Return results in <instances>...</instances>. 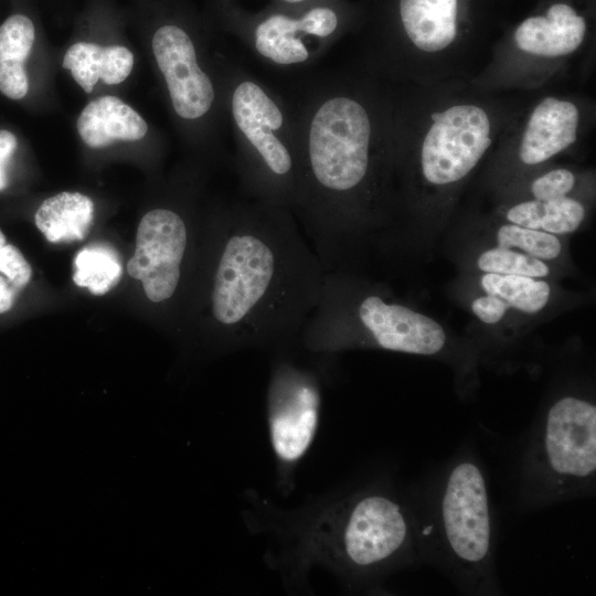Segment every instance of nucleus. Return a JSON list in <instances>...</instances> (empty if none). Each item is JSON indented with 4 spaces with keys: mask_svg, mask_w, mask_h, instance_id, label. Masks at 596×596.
I'll use <instances>...</instances> for the list:
<instances>
[{
    "mask_svg": "<svg viewBox=\"0 0 596 596\" xmlns=\"http://www.w3.org/2000/svg\"><path fill=\"white\" fill-rule=\"evenodd\" d=\"M300 169L295 215L326 272L343 268L354 237L396 209L393 89L354 62L294 79Z\"/></svg>",
    "mask_w": 596,
    "mask_h": 596,
    "instance_id": "f257e3e1",
    "label": "nucleus"
},
{
    "mask_svg": "<svg viewBox=\"0 0 596 596\" xmlns=\"http://www.w3.org/2000/svg\"><path fill=\"white\" fill-rule=\"evenodd\" d=\"M206 328L219 351L300 348L326 270L289 209L234 200L213 217Z\"/></svg>",
    "mask_w": 596,
    "mask_h": 596,
    "instance_id": "f03ea898",
    "label": "nucleus"
},
{
    "mask_svg": "<svg viewBox=\"0 0 596 596\" xmlns=\"http://www.w3.org/2000/svg\"><path fill=\"white\" fill-rule=\"evenodd\" d=\"M391 85L396 209L449 204L536 93Z\"/></svg>",
    "mask_w": 596,
    "mask_h": 596,
    "instance_id": "7ed1b4c3",
    "label": "nucleus"
},
{
    "mask_svg": "<svg viewBox=\"0 0 596 596\" xmlns=\"http://www.w3.org/2000/svg\"><path fill=\"white\" fill-rule=\"evenodd\" d=\"M295 532L298 564L322 565L355 584L424 562L413 501L389 485H366L330 499Z\"/></svg>",
    "mask_w": 596,
    "mask_h": 596,
    "instance_id": "20e7f679",
    "label": "nucleus"
},
{
    "mask_svg": "<svg viewBox=\"0 0 596 596\" xmlns=\"http://www.w3.org/2000/svg\"><path fill=\"white\" fill-rule=\"evenodd\" d=\"M432 486L425 504L412 500L424 562L439 565L468 593L499 592L494 518L480 462L465 451L443 469Z\"/></svg>",
    "mask_w": 596,
    "mask_h": 596,
    "instance_id": "39448f33",
    "label": "nucleus"
},
{
    "mask_svg": "<svg viewBox=\"0 0 596 596\" xmlns=\"http://www.w3.org/2000/svg\"><path fill=\"white\" fill-rule=\"evenodd\" d=\"M220 74L224 111L234 134V166L244 193L295 212L300 169L295 120L287 98L235 61L224 58Z\"/></svg>",
    "mask_w": 596,
    "mask_h": 596,
    "instance_id": "423d86ee",
    "label": "nucleus"
},
{
    "mask_svg": "<svg viewBox=\"0 0 596 596\" xmlns=\"http://www.w3.org/2000/svg\"><path fill=\"white\" fill-rule=\"evenodd\" d=\"M444 328L433 318L364 286L348 270L326 272L318 302L307 319L299 345L329 355L354 347H374L417 355L445 349Z\"/></svg>",
    "mask_w": 596,
    "mask_h": 596,
    "instance_id": "0eeeda50",
    "label": "nucleus"
},
{
    "mask_svg": "<svg viewBox=\"0 0 596 596\" xmlns=\"http://www.w3.org/2000/svg\"><path fill=\"white\" fill-rule=\"evenodd\" d=\"M596 477V405L564 394L535 424L520 468V498L528 509L590 494Z\"/></svg>",
    "mask_w": 596,
    "mask_h": 596,
    "instance_id": "6e6552de",
    "label": "nucleus"
},
{
    "mask_svg": "<svg viewBox=\"0 0 596 596\" xmlns=\"http://www.w3.org/2000/svg\"><path fill=\"white\" fill-rule=\"evenodd\" d=\"M588 24L566 2L551 3L494 41L472 84L488 91L534 93L552 87L586 52Z\"/></svg>",
    "mask_w": 596,
    "mask_h": 596,
    "instance_id": "1a4fd4ad",
    "label": "nucleus"
},
{
    "mask_svg": "<svg viewBox=\"0 0 596 596\" xmlns=\"http://www.w3.org/2000/svg\"><path fill=\"white\" fill-rule=\"evenodd\" d=\"M595 115V100L585 94L553 86L539 91L499 138L487 162L518 175L536 172L587 139Z\"/></svg>",
    "mask_w": 596,
    "mask_h": 596,
    "instance_id": "9d476101",
    "label": "nucleus"
},
{
    "mask_svg": "<svg viewBox=\"0 0 596 596\" xmlns=\"http://www.w3.org/2000/svg\"><path fill=\"white\" fill-rule=\"evenodd\" d=\"M296 350L273 353L266 394L270 446L287 485L315 440L322 402L320 373L299 362Z\"/></svg>",
    "mask_w": 596,
    "mask_h": 596,
    "instance_id": "9b49d317",
    "label": "nucleus"
},
{
    "mask_svg": "<svg viewBox=\"0 0 596 596\" xmlns=\"http://www.w3.org/2000/svg\"><path fill=\"white\" fill-rule=\"evenodd\" d=\"M235 31L265 64L300 70L331 49L343 31V21L333 7L315 4L298 14L272 12Z\"/></svg>",
    "mask_w": 596,
    "mask_h": 596,
    "instance_id": "f8f14e48",
    "label": "nucleus"
},
{
    "mask_svg": "<svg viewBox=\"0 0 596 596\" xmlns=\"http://www.w3.org/2000/svg\"><path fill=\"white\" fill-rule=\"evenodd\" d=\"M190 245V226L181 212L162 206L142 216L127 270L141 281L151 302L163 304L175 297L181 288Z\"/></svg>",
    "mask_w": 596,
    "mask_h": 596,
    "instance_id": "ddd939ff",
    "label": "nucleus"
},
{
    "mask_svg": "<svg viewBox=\"0 0 596 596\" xmlns=\"http://www.w3.org/2000/svg\"><path fill=\"white\" fill-rule=\"evenodd\" d=\"M151 47L172 109L181 120H210L212 115L224 111L222 78L214 79L204 68L199 47L183 28L161 25L152 36Z\"/></svg>",
    "mask_w": 596,
    "mask_h": 596,
    "instance_id": "4468645a",
    "label": "nucleus"
},
{
    "mask_svg": "<svg viewBox=\"0 0 596 596\" xmlns=\"http://www.w3.org/2000/svg\"><path fill=\"white\" fill-rule=\"evenodd\" d=\"M76 126L82 140L91 148H104L118 140L137 141L148 131L145 119L115 96L88 103Z\"/></svg>",
    "mask_w": 596,
    "mask_h": 596,
    "instance_id": "2eb2a0df",
    "label": "nucleus"
},
{
    "mask_svg": "<svg viewBox=\"0 0 596 596\" xmlns=\"http://www.w3.org/2000/svg\"><path fill=\"white\" fill-rule=\"evenodd\" d=\"M62 65L86 93H92L99 78L109 85L124 82L132 70L134 55L120 45L77 42L66 51Z\"/></svg>",
    "mask_w": 596,
    "mask_h": 596,
    "instance_id": "dca6fc26",
    "label": "nucleus"
},
{
    "mask_svg": "<svg viewBox=\"0 0 596 596\" xmlns=\"http://www.w3.org/2000/svg\"><path fill=\"white\" fill-rule=\"evenodd\" d=\"M501 215L504 222L563 235L581 226L587 215V206L575 195L547 201L524 198L509 202L501 210Z\"/></svg>",
    "mask_w": 596,
    "mask_h": 596,
    "instance_id": "f3484780",
    "label": "nucleus"
},
{
    "mask_svg": "<svg viewBox=\"0 0 596 596\" xmlns=\"http://www.w3.org/2000/svg\"><path fill=\"white\" fill-rule=\"evenodd\" d=\"M34 221L51 243L82 241L94 222V203L79 192H61L43 201Z\"/></svg>",
    "mask_w": 596,
    "mask_h": 596,
    "instance_id": "a211bd4d",
    "label": "nucleus"
},
{
    "mask_svg": "<svg viewBox=\"0 0 596 596\" xmlns=\"http://www.w3.org/2000/svg\"><path fill=\"white\" fill-rule=\"evenodd\" d=\"M34 38L33 22L24 14H12L0 25V92L11 99H21L28 93L23 63Z\"/></svg>",
    "mask_w": 596,
    "mask_h": 596,
    "instance_id": "6ab92c4d",
    "label": "nucleus"
},
{
    "mask_svg": "<svg viewBox=\"0 0 596 596\" xmlns=\"http://www.w3.org/2000/svg\"><path fill=\"white\" fill-rule=\"evenodd\" d=\"M123 276L121 259L117 251L105 243H94L76 254L73 280L93 295L103 296L118 285Z\"/></svg>",
    "mask_w": 596,
    "mask_h": 596,
    "instance_id": "aec40b11",
    "label": "nucleus"
},
{
    "mask_svg": "<svg viewBox=\"0 0 596 596\" xmlns=\"http://www.w3.org/2000/svg\"><path fill=\"white\" fill-rule=\"evenodd\" d=\"M480 286L485 294L500 298L509 309L524 313L541 311L551 297L550 284L542 278L483 273Z\"/></svg>",
    "mask_w": 596,
    "mask_h": 596,
    "instance_id": "412c9836",
    "label": "nucleus"
},
{
    "mask_svg": "<svg viewBox=\"0 0 596 596\" xmlns=\"http://www.w3.org/2000/svg\"><path fill=\"white\" fill-rule=\"evenodd\" d=\"M496 241L498 246L519 251L543 262L556 259L562 252L557 235L509 222L498 227Z\"/></svg>",
    "mask_w": 596,
    "mask_h": 596,
    "instance_id": "4be33fe9",
    "label": "nucleus"
},
{
    "mask_svg": "<svg viewBox=\"0 0 596 596\" xmlns=\"http://www.w3.org/2000/svg\"><path fill=\"white\" fill-rule=\"evenodd\" d=\"M477 266L483 273L520 275L544 278L550 267L541 259L519 251L494 246L483 251L477 258Z\"/></svg>",
    "mask_w": 596,
    "mask_h": 596,
    "instance_id": "5701e85b",
    "label": "nucleus"
},
{
    "mask_svg": "<svg viewBox=\"0 0 596 596\" xmlns=\"http://www.w3.org/2000/svg\"><path fill=\"white\" fill-rule=\"evenodd\" d=\"M578 173L563 166H549L528 177L526 198L547 201L575 195Z\"/></svg>",
    "mask_w": 596,
    "mask_h": 596,
    "instance_id": "b1692460",
    "label": "nucleus"
},
{
    "mask_svg": "<svg viewBox=\"0 0 596 596\" xmlns=\"http://www.w3.org/2000/svg\"><path fill=\"white\" fill-rule=\"evenodd\" d=\"M0 272L14 289L23 288L32 276V268L22 253L13 245L0 249Z\"/></svg>",
    "mask_w": 596,
    "mask_h": 596,
    "instance_id": "393cba45",
    "label": "nucleus"
},
{
    "mask_svg": "<svg viewBox=\"0 0 596 596\" xmlns=\"http://www.w3.org/2000/svg\"><path fill=\"white\" fill-rule=\"evenodd\" d=\"M471 310L481 322L496 324L501 321L509 307L500 298L485 294L473 299Z\"/></svg>",
    "mask_w": 596,
    "mask_h": 596,
    "instance_id": "a878e982",
    "label": "nucleus"
},
{
    "mask_svg": "<svg viewBox=\"0 0 596 596\" xmlns=\"http://www.w3.org/2000/svg\"><path fill=\"white\" fill-rule=\"evenodd\" d=\"M15 136L4 129H0V191L8 185V171L10 159L17 149Z\"/></svg>",
    "mask_w": 596,
    "mask_h": 596,
    "instance_id": "bb28decb",
    "label": "nucleus"
},
{
    "mask_svg": "<svg viewBox=\"0 0 596 596\" xmlns=\"http://www.w3.org/2000/svg\"><path fill=\"white\" fill-rule=\"evenodd\" d=\"M14 302V289L12 285L0 276V313L11 309Z\"/></svg>",
    "mask_w": 596,
    "mask_h": 596,
    "instance_id": "cd10ccee",
    "label": "nucleus"
},
{
    "mask_svg": "<svg viewBox=\"0 0 596 596\" xmlns=\"http://www.w3.org/2000/svg\"><path fill=\"white\" fill-rule=\"evenodd\" d=\"M283 1L284 3H288V4H300V3H304L308 0H280Z\"/></svg>",
    "mask_w": 596,
    "mask_h": 596,
    "instance_id": "c85d7f7f",
    "label": "nucleus"
},
{
    "mask_svg": "<svg viewBox=\"0 0 596 596\" xmlns=\"http://www.w3.org/2000/svg\"><path fill=\"white\" fill-rule=\"evenodd\" d=\"M6 245V237L3 233L0 231V249Z\"/></svg>",
    "mask_w": 596,
    "mask_h": 596,
    "instance_id": "c756f323",
    "label": "nucleus"
}]
</instances>
